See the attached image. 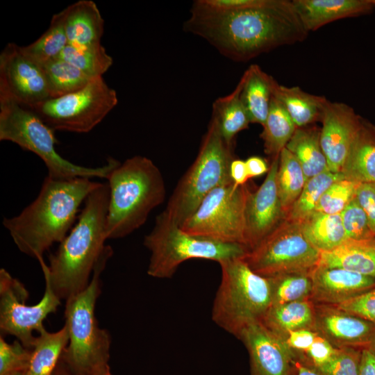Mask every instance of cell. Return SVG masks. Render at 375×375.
Masks as SVG:
<instances>
[{"label": "cell", "mask_w": 375, "mask_h": 375, "mask_svg": "<svg viewBox=\"0 0 375 375\" xmlns=\"http://www.w3.org/2000/svg\"><path fill=\"white\" fill-rule=\"evenodd\" d=\"M250 192L247 184L235 186L231 182L217 187L181 229L194 235L245 246V208Z\"/></svg>", "instance_id": "obj_11"}, {"label": "cell", "mask_w": 375, "mask_h": 375, "mask_svg": "<svg viewBox=\"0 0 375 375\" xmlns=\"http://www.w3.org/2000/svg\"><path fill=\"white\" fill-rule=\"evenodd\" d=\"M355 197L366 213L370 229L375 235V183H360Z\"/></svg>", "instance_id": "obj_45"}, {"label": "cell", "mask_w": 375, "mask_h": 375, "mask_svg": "<svg viewBox=\"0 0 375 375\" xmlns=\"http://www.w3.org/2000/svg\"><path fill=\"white\" fill-rule=\"evenodd\" d=\"M292 5L309 33L344 18L371 13V0H292Z\"/></svg>", "instance_id": "obj_20"}, {"label": "cell", "mask_w": 375, "mask_h": 375, "mask_svg": "<svg viewBox=\"0 0 375 375\" xmlns=\"http://www.w3.org/2000/svg\"><path fill=\"white\" fill-rule=\"evenodd\" d=\"M314 331L335 348L368 349L375 341V325L338 307L315 304Z\"/></svg>", "instance_id": "obj_18"}, {"label": "cell", "mask_w": 375, "mask_h": 375, "mask_svg": "<svg viewBox=\"0 0 375 375\" xmlns=\"http://www.w3.org/2000/svg\"><path fill=\"white\" fill-rule=\"evenodd\" d=\"M245 162L249 178L262 176L268 172L269 169L266 160L260 156H251Z\"/></svg>", "instance_id": "obj_47"}, {"label": "cell", "mask_w": 375, "mask_h": 375, "mask_svg": "<svg viewBox=\"0 0 375 375\" xmlns=\"http://www.w3.org/2000/svg\"><path fill=\"white\" fill-rule=\"evenodd\" d=\"M361 117L349 105L328 101L321 121L320 143L329 171L342 172Z\"/></svg>", "instance_id": "obj_17"}, {"label": "cell", "mask_w": 375, "mask_h": 375, "mask_svg": "<svg viewBox=\"0 0 375 375\" xmlns=\"http://www.w3.org/2000/svg\"><path fill=\"white\" fill-rule=\"evenodd\" d=\"M335 306L375 325V288Z\"/></svg>", "instance_id": "obj_42"}, {"label": "cell", "mask_w": 375, "mask_h": 375, "mask_svg": "<svg viewBox=\"0 0 375 375\" xmlns=\"http://www.w3.org/2000/svg\"><path fill=\"white\" fill-rule=\"evenodd\" d=\"M109 198L107 183H99L86 198L77 220L49 263L40 260L45 283L62 301L84 290L108 248L105 244Z\"/></svg>", "instance_id": "obj_3"}, {"label": "cell", "mask_w": 375, "mask_h": 375, "mask_svg": "<svg viewBox=\"0 0 375 375\" xmlns=\"http://www.w3.org/2000/svg\"><path fill=\"white\" fill-rule=\"evenodd\" d=\"M368 349H369L371 351H372L375 353V341L373 342L371 347Z\"/></svg>", "instance_id": "obj_51"}, {"label": "cell", "mask_w": 375, "mask_h": 375, "mask_svg": "<svg viewBox=\"0 0 375 375\" xmlns=\"http://www.w3.org/2000/svg\"><path fill=\"white\" fill-rule=\"evenodd\" d=\"M272 94L283 105L297 128L321 122L328 102L323 96L308 93L298 86L280 85L275 79Z\"/></svg>", "instance_id": "obj_23"}, {"label": "cell", "mask_w": 375, "mask_h": 375, "mask_svg": "<svg viewBox=\"0 0 375 375\" xmlns=\"http://www.w3.org/2000/svg\"><path fill=\"white\" fill-rule=\"evenodd\" d=\"M219 286L212 308V319L238 339L250 324L262 322L272 306L269 280L254 272L243 258L219 262Z\"/></svg>", "instance_id": "obj_7"}, {"label": "cell", "mask_w": 375, "mask_h": 375, "mask_svg": "<svg viewBox=\"0 0 375 375\" xmlns=\"http://www.w3.org/2000/svg\"><path fill=\"white\" fill-rule=\"evenodd\" d=\"M285 148L301 165L306 181L329 171L320 143V128L315 124L297 128Z\"/></svg>", "instance_id": "obj_27"}, {"label": "cell", "mask_w": 375, "mask_h": 375, "mask_svg": "<svg viewBox=\"0 0 375 375\" xmlns=\"http://www.w3.org/2000/svg\"><path fill=\"white\" fill-rule=\"evenodd\" d=\"M229 174L235 186L247 184L249 179L245 161L234 158L230 165Z\"/></svg>", "instance_id": "obj_46"}, {"label": "cell", "mask_w": 375, "mask_h": 375, "mask_svg": "<svg viewBox=\"0 0 375 375\" xmlns=\"http://www.w3.org/2000/svg\"><path fill=\"white\" fill-rule=\"evenodd\" d=\"M268 278L272 290V306L310 298L312 289L310 274H284Z\"/></svg>", "instance_id": "obj_37"}, {"label": "cell", "mask_w": 375, "mask_h": 375, "mask_svg": "<svg viewBox=\"0 0 375 375\" xmlns=\"http://www.w3.org/2000/svg\"><path fill=\"white\" fill-rule=\"evenodd\" d=\"M318 266L340 267L375 277V237L347 239L336 249L320 253Z\"/></svg>", "instance_id": "obj_24"}, {"label": "cell", "mask_w": 375, "mask_h": 375, "mask_svg": "<svg viewBox=\"0 0 375 375\" xmlns=\"http://www.w3.org/2000/svg\"><path fill=\"white\" fill-rule=\"evenodd\" d=\"M358 375H375V353L369 349L362 351Z\"/></svg>", "instance_id": "obj_48"}, {"label": "cell", "mask_w": 375, "mask_h": 375, "mask_svg": "<svg viewBox=\"0 0 375 375\" xmlns=\"http://www.w3.org/2000/svg\"><path fill=\"white\" fill-rule=\"evenodd\" d=\"M362 349L335 348L331 359L315 370L320 375H358Z\"/></svg>", "instance_id": "obj_40"}, {"label": "cell", "mask_w": 375, "mask_h": 375, "mask_svg": "<svg viewBox=\"0 0 375 375\" xmlns=\"http://www.w3.org/2000/svg\"><path fill=\"white\" fill-rule=\"evenodd\" d=\"M279 156L272 159L265 179L254 192H250L245 208L244 244L254 249L285 219L278 197L276 175Z\"/></svg>", "instance_id": "obj_15"}, {"label": "cell", "mask_w": 375, "mask_h": 375, "mask_svg": "<svg viewBox=\"0 0 375 375\" xmlns=\"http://www.w3.org/2000/svg\"><path fill=\"white\" fill-rule=\"evenodd\" d=\"M52 375H77L61 359L54 369Z\"/></svg>", "instance_id": "obj_49"}, {"label": "cell", "mask_w": 375, "mask_h": 375, "mask_svg": "<svg viewBox=\"0 0 375 375\" xmlns=\"http://www.w3.org/2000/svg\"><path fill=\"white\" fill-rule=\"evenodd\" d=\"M69 341L67 326L56 332L44 327L35 336L25 375H52Z\"/></svg>", "instance_id": "obj_28"}, {"label": "cell", "mask_w": 375, "mask_h": 375, "mask_svg": "<svg viewBox=\"0 0 375 375\" xmlns=\"http://www.w3.org/2000/svg\"><path fill=\"white\" fill-rule=\"evenodd\" d=\"M238 339L244 343L249 353V375H295L294 354L283 340L261 322L248 326Z\"/></svg>", "instance_id": "obj_16"}, {"label": "cell", "mask_w": 375, "mask_h": 375, "mask_svg": "<svg viewBox=\"0 0 375 375\" xmlns=\"http://www.w3.org/2000/svg\"><path fill=\"white\" fill-rule=\"evenodd\" d=\"M0 140L12 142L37 155L44 162L47 176L58 179L78 177L106 179L120 163L109 158L106 164L90 167L69 161L56 150L58 140L54 130L30 108L10 101L0 100Z\"/></svg>", "instance_id": "obj_8"}, {"label": "cell", "mask_w": 375, "mask_h": 375, "mask_svg": "<svg viewBox=\"0 0 375 375\" xmlns=\"http://www.w3.org/2000/svg\"><path fill=\"white\" fill-rule=\"evenodd\" d=\"M60 57L91 78L103 77L113 59L101 44L75 47L68 44Z\"/></svg>", "instance_id": "obj_36"}, {"label": "cell", "mask_w": 375, "mask_h": 375, "mask_svg": "<svg viewBox=\"0 0 375 375\" xmlns=\"http://www.w3.org/2000/svg\"><path fill=\"white\" fill-rule=\"evenodd\" d=\"M192 3L183 24L225 57L249 60L276 48L303 41L308 32L289 0H207Z\"/></svg>", "instance_id": "obj_1"}, {"label": "cell", "mask_w": 375, "mask_h": 375, "mask_svg": "<svg viewBox=\"0 0 375 375\" xmlns=\"http://www.w3.org/2000/svg\"><path fill=\"white\" fill-rule=\"evenodd\" d=\"M240 81L229 94L217 99L212 103V112L217 119L224 140L233 144L235 136L247 129L251 123L240 98Z\"/></svg>", "instance_id": "obj_31"}, {"label": "cell", "mask_w": 375, "mask_h": 375, "mask_svg": "<svg viewBox=\"0 0 375 375\" xmlns=\"http://www.w3.org/2000/svg\"><path fill=\"white\" fill-rule=\"evenodd\" d=\"M306 183V178L301 165L289 150L283 149L279 156L276 185L286 218Z\"/></svg>", "instance_id": "obj_32"}, {"label": "cell", "mask_w": 375, "mask_h": 375, "mask_svg": "<svg viewBox=\"0 0 375 375\" xmlns=\"http://www.w3.org/2000/svg\"><path fill=\"white\" fill-rule=\"evenodd\" d=\"M67 45L63 15L60 11L53 15L49 27L39 38L28 45L21 46V49L26 56L42 66L60 57Z\"/></svg>", "instance_id": "obj_33"}, {"label": "cell", "mask_w": 375, "mask_h": 375, "mask_svg": "<svg viewBox=\"0 0 375 375\" xmlns=\"http://www.w3.org/2000/svg\"><path fill=\"white\" fill-rule=\"evenodd\" d=\"M41 67L47 81L50 98L77 91L95 78L90 77L60 57L51 60Z\"/></svg>", "instance_id": "obj_34"}, {"label": "cell", "mask_w": 375, "mask_h": 375, "mask_svg": "<svg viewBox=\"0 0 375 375\" xmlns=\"http://www.w3.org/2000/svg\"><path fill=\"white\" fill-rule=\"evenodd\" d=\"M345 178L342 173L326 171L308 179L294 203L287 219L301 223L314 212L324 192L335 181Z\"/></svg>", "instance_id": "obj_35"}, {"label": "cell", "mask_w": 375, "mask_h": 375, "mask_svg": "<svg viewBox=\"0 0 375 375\" xmlns=\"http://www.w3.org/2000/svg\"><path fill=\"white\" fill-rule=\"evenodd\" d=\"M50 98L42 67L21 46L9 42L0 53V100L31 108Z\"/></svg>", "instance_id": "obj_14"}, {"label": "cell", "mask_w": 375, "mask_h": 375, "mask_svg": "<svg viewBox=\"0 0 375 375\" xmlns=\"http://www.w3.org/2000/svg\"><path fill=\"white\" fill-rule=\"evenodd\" d=\"M117 103L116 91L103 77H97L77 91L49 98L30 109L54 131L85 133L97 126Z\"/></svg>", "instance_id": "obj_10"}, {"label": "cell", "mask_w": 375, "mask_h": 375, "mask_svg": "<svg viewBox=\"0 0 375 375\" xmlns=\"http://www.w3.org/2000/svg\"><path fill=\"white\" fill-rule=\"evenodd\" d=\"M372 3L375 6V0H371Z\"/></svg>", "instance_id": "obj_52"}, {"label": "cell", "mask_w": 375, "mask_h": 375, "mask_svg": "<svg viewBox=\"0 0 375 375\" xmlns=\"http://www.w3.org/2000/svg\"><path fill=\"white\" fill-rule=\"evenodd\" d=\"M68 44L86 47L101 44L104 20L92 0H79L61 10Z\"/></svg>", "instance_id": "obj_21"}, {"label": "cell", "mask_w": 375, "mask_h": 375, "mask_svg": "<svg viewBox=\"0 0 375 375\" xmlns=\"http://www.w3.org/2000/svg\"><path fill=\"white\" fill-rule=\"evenodd\" d=\"M340 217L347 239L360 240L375 237L366 213L355 197L342 211Z\"/></svg>", "instance_id": "obj_41"}, {"label": "cell", "mask_w": 375, "mask_h": 375, "mask_svg": "<svg viewBox=\"0 0 375 375\" xmlns=\"http://www.w3.org/2000/svg\"><path fill=\"white\" fill-rule=\"evenodd\" d=\"M317 335V333L314 330L299 329L290 332L284 341L298 361L310 347Z\"/></svg>", "instance_id": "obj_44"}, {"label": "cell", "mask_w": 375, "mask_h": 375, "mask_svg": "<svg viewBox=\"0 0 375 375\" xmlns=\"http://www.w3.org/2000/svg\"><path fill=\"white\" fill-rule=\"evenodd\" d=\"M108 375H112V374H111V373H110V374H108Z\"/></svg>", "instance_id": "obj_53"}, {"label": "cell", "mask_w": 375, "mask_h": 375, "mask_svg": "<svg viewBox=\"0 0 375 375\" xmlns=\"http://www.w3.org/2000/svg\"><path fill=\"white\" fill-rule=\"evenodd\" d=\"M295 375H320L312 369L297 361V372Z\"/></svg>", "instance_id": "obj_50"}, {"label": "cell", "mask_w": 375, "mask_h": 375, "mask_svg": "<svg viewBox=\"0 0 375 375\" xmlns=\"http://www.w3.org/2000/svg\"><path fill=\"white\" fill-rule=\"evenodd\" d=\"M99 184L89 178L47 176L37 197L17 215L4 217L3 225L18 249L40 262L53 244L67 236L80 206Z\"/></svg>", "instance_id": "obj_2"}, {"label": "cell", "mask_w": 375, "mask_h": 375, "mask_svg": "<svg viewBox=\"0 0 375 375\" xmlns=\"http://www.w3.org/2000/svg\"><path fill=\"white\" fill-rule=\"evenodd\" d=\"M233 144L224 139L218 120L212 114L197 156L178 182L163 212L180 227L202 200L217 187L232 182L229 168Z\"/></svg>", "instance_id": "obj_6"}, {"label": "cell", "mask_w": 375, "mask_h": 375, "mask_svg": "<svg viewBox=\"0 0 375 375\" xmlns=\"http://www.w3.org/2000/svg\"><path fill=\"white\" fill-rule=\"evenodd\" d=\"M310 276V300L315 304L338 306L375 288V277L340 267L317 266Z\"/></svg>", "instance_id": "obj_19"}, {"label": "cell", "mask_w": 375, "mask_h": 375, "mask_svg": "<svg viewBox=\"0 0 375 375\" xmlns=\"http://www.w3.org/2000/svg\"><path fill=\"white\" fill-rule=\"evenodd\" d=\"M108 239L124 238L141 227L166 196L165 180L149 158L135 156L119 163L108 178Z\"/></svg>", "instance_id": "obj_4"}, {"label": "cell", "mask_w": 375, "mask_h": 375, "mask_svg": "<svg viewBox=\"0 0 375 375\" xmlns=\"http://www.w3.org/2000/svg\"><path fill=\"white\" fill-rule=\"evenodd\" d=\"M274 81L258 65H250L240 79V98L251 123L264 124L273 97Z\"/></svg>", "instance_id": "obj_25"}, {"label": "cell", "mask_w": 375, "mask_h": 375, "mask_svg": "<svg viewBox=\"0 0 375 375\" xmlns=\"http://www.w3.org/2000/svg\"><path fill=\"white\" fill-rule=\"evenodd\" d=\"M335 348L325 338L317 333L313 343L298 362L315 369L328 362Z\"/></svg>", "instance_id": "obj_43"}, {"label": "cell", "mask_w": 375, "mask_h": 375, "mask_svg": "<svg viewBox=\"0 0 375 375\" xmlns=\"http://www.w3.org/2000/svg\"><path fill=\"white\" fill-rule=\"evenodd\" d=\"M315 318V303L308 299L271 306L261 322L284 340L291 331L314 330Z\"/></svg>", "instance_id": "obj_26"}, {"label": "cell", "mask_w": 375, "mask_h": 375, "mask_svg": "<svg viewBox=\"0 0 375 375\" xmlns=\"http://www.w3.org/2000/svg\"><path fill=\"white\" fill-rule=\"evenodd\" d=\"M112 255L110 247L97 263L88 286L65 301L68 344L61 359L77 375H108L111 339L99 327L95 306L101 294L100 275Z\"/></svg>", "instance_id": "obj_5"}, {"label": "cell", "mask_w": 375, "mask_h": 375, "mask_svg": "<svg viewBox=\"0 0 375 375\" xmlns=\"http://www.w3.org/2000/svg\"><path fill=\"white\" fill-rule=\"evenodd\" d=\"M28 292L24 285L4 268L0 269V330L1 334L15 336L25 347L31 349L35 336L44 328L43 322L57 310L61 300L45 283L42 298L28 305Z\"/></svg>", "instance_id": "obj_13"}, {"label": "cell", "mask_w": 375, "mask_h": 375, "mask_svg": "<svg viewBox=\"0 0 375 375\" xmlns=\"http://www.w3.org/2000/svg\"><path fill=\"white\" fill-rule=\"evenodd\" d=\"M359 184L347 178L334 182L322 194L316 212L331 215L340 214L354 198Z\"/></svg>", "instance_id": "obj_38"}, {"label": "cell", "mask_w": 375, "mask_h": 375, "mask_svg": "<svg viewBox=\"0 0 375 375\" xmlns=\"http://www.w3.org/2000/svg\"><path fill=\"white\" fill-rule=\"evenodd\" d=\"M262 127L260 138L264 151L272 159L280 156L297 128L283 105L274 97Z\"/></svg>", "instance_id": "obj_30"}, {"label": "cell", "mask_w": 375, "mask_h": 375, "mask_svg": "<svg viewBox=\"0 0 375 375\" xmlns=\"http://www.w3.org/2000/svg\"><path fill=\"white\" fill-rule=\"evenodd\" d=\"M31 349L16 340L7 342L0 336V375H25L30 362Z\"/></svg>", "instance_id": "obj_39"}, {"label": "cell", "mask_w": 375, "mask_h": 375, "mask_svg": "<svg viewBox=\"0 0 375 375\" xmlns=\"http://www.w3.org/2000/svg\"><path fill=\"white\" fill-rule=\"evenodd\" d=\"M341 173L358 183H375V125L367 119L361 117Z\"/></svg>", "instance_id": "obj_22"}, {"label": "cell", "mask_w": 375, "mask_h": 375, "mask_svg": "<svg viewBox=\"0 0 375 375\" xmlns=\"http://www.w3.org/2000/svg\"><path fill=\"white\" fill-rule=\"evenodd\" d=\"M300 225L304 237L320 253L332 251L347 240L340 214L315 212Z\"/></svg>", "instance_id": "obj_29"}, {"label": "cell", "mask_w": 375, "mask_h": 375, "mask_svg": "<svg viewBox=\"0 0 375 375\" xmlns=\"http://www.w3.org/2000/svg\"><path fill=\"white\" fill-rule=\"evenodd\" d=\"M243 260L254 272L269 278L311 274L319 265L320 252L304 237L300 223L286 219Z\"/></svg>", "instance_id": "obj_12"}, {"label": "cell", "mask_w": 375, "mask_h": 375, "mask_svg": "<svg viewBox=\"0 0 375 375\" xmlns=\"http://www.w3.org/2000/svg\"><path fill=\"white\" fill-rule=\"evenodd\" d=\"M144 245L151 256L147 268L150 276L171 278L183 262L194 259L221 261L244 258L249 251L244 245L226 243L186 233L162 211L153 228L145 235Z\"/></svg>", "instance_id": "obj_9"}]
</instances>
